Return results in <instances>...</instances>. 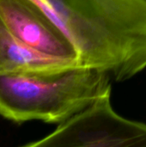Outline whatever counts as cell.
Returning a JSON list of instances; mask_svg holds the SVG:
<instances>
[{
	"label": "cell",
	"instance_id": "obj_1",
	"mask_svg": "<svg viewBox=\"0 0 146 147\" xmlns=\"http://www.w3.org/2000/svg\"><path fill=\"white\" fill-rule=\"evenodd\" d=\"M71 46L78 64L131 78L146 67V0H28Z\"/></svg>",
	"mask_w": 146,
	"mask_h": 147
},
{
	"label": "cell",
	"instance_id": "obj_2",
	"mask_svg": "<svg viewBox=\"0 0 146 147\" xmlns=\"http://www.w3.org/2000/svg\"><path fill=\"white\" fill-rule=\"evenodd\" d=\"M111 94L110 76L79 65L0 74V115L62 123Z\"/></svg>",
	"mask_w": 146,
	"mask_h": 147
},
{
	"label": "cell",
	"instance_id": "obj_3",
	"mask_svg": "<svg viewBox=\"0 0 146 147\" xmlns=\"http://www.w3.org/2000/svg\"><path fill=\"white\" fill-rule=\"evenodd\" d=\"M21 147H146V124L118 115L109 95Z\"/></svg>",
	"mask_w": 146,
	"mask_h": 147
},
{
	"label": "cell",
	"instance_id": "obj_4",
	"mask_svg": "<svg viewBox=\"0 0 146 147\" xmlns=\"http://www.w3.org/2000/svg\"><path fill=\"white\" fill-rule=\"evenodd\" d=\"M0 20L15 38L31 48L56 58L77 61L71 46L29 1L0 0Z\"/></svg>",
	"mask_w": 146,
	"mask_h": 147
},
{
	"label": "cell",
	"instance_id": "obj_5",
	"mask_svg": "<svg viewBox=\"0 0 146 147\" xmlns=\"http://www.w3.org/2000/svg\"><path fill=\"white\" fill-rule=\"evenodd\" d=\"M76 65H79L77 61L56 58L31 48L15 38L0 20V74L57 69Z\"/></svg>",
	"mask_w": 146,
	"mask_h": 147
}]
</instances>
